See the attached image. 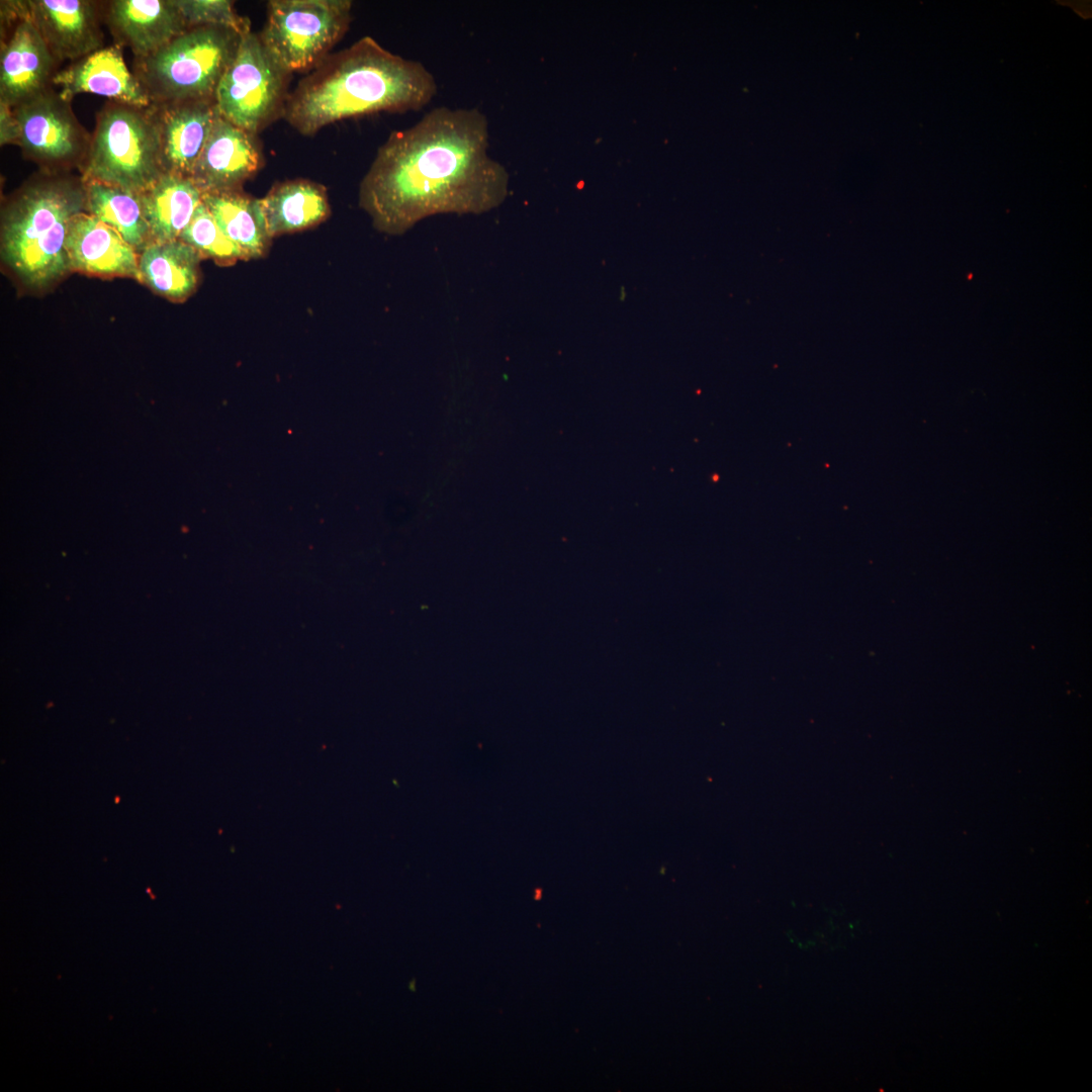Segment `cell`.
Here are the masks:
<instances>
[{
    "mask_svg": "<svg viewBox=\"0 0 1092 1092\" xmlns=\"http://www.w3.org/2000/svg\"><path fill=\"white\" fill-rule=\"evenodd\" d=\"M488 146L480 110L434 108L378 148L360 183L359 206L387 235L436 214L487 212L509 193V174Z\"/></svg>",
    "mask_w": 1092,
    "mask_h": 1092,
    "instance_id": "obj_1",
    "label": "cell"
},
{
    "mask_svg": "<svg viewBox=\"0 0 1092 1092\" xmlns=\"http://www.w3.org/2000/svg\"><path fill=\"white\" fill-rule=\"evenodd\" d=\"M164 173L191 178L218 114L215 99L151 104Z\"/></svg>",
    "mask_w": 1092,
    "mask_h": 1092,
    "instance_id": "obj_12",
    "label": "cell"
},
{
    "mask_svg": "<svg viewBox=\"0 0 1092 1092\" xmlns=\"http://www.w3.org/2000/svg\"><path fill=\"white\" fill-rule=\"evenodd\" d=\"M179 240L195 249L202 258H211L220 265H233L238 260H246L242 250L222 233L203 202L195 210Z\"/></svg>",
    "mask_w": 1092,
    "mask_h": 1092,
    "instance_id": "obj_21",
    "label": "cell"
},
{
    "mask_svg": "<svg viewBox=\"0 0 1092 1092\" xmlns=\"http://www.w3.org/2000/svg\"><path fill=\"white\" fill-rule=\"evenodd\" d=\"M86 211L82 177L39 171L1 210V256L26 287L46 289L70 271L65 242L74 216Z\"/></svg>",
    "mask_w": 1092,
    "mask_h": 1092,
    "instance_id": "obj_3",
    "label": "cell"
},
{
    "mask_svg": "<svg viewBox=\"0 0 1092 1092\" xmlns=\"http://www.w3.org/2000/svg\"><path fill=\"white\" fill-rule=\"evenodd\" d=\"M291 75L268 52L259 33L244 34L216 89L219 114L257 135L284 117Z\"/></svg>",
    "mask_w": 1092,
    "mask_h": 1092,
    "instance_id": "obj_7",
    "label": "cell"
},
{
    "mask_svg": "<svg viewBox=\"0 0 1092 1092\" xmlns=\"http://www.w3.org/2000/svg\"><path fill=\"white\" fill-rule=\"evenodd\" d=\"M86 212L115 230L140 254L151 242L140 195L97 181H84Z\"/></svg>",
    "mask_w": 1092,
    "mask_h": 1092,
    "instance_id": "obj_20",
    "label": "cell"
},
{
    "mask_svg": "<svg viewBox=\"0 0 1092 1092\" xmlns=\"http://www.w3.org/2000/svg\"><path fill=\"white\" fill-rule=\"evenodd\" d=\"M59 65L23 1H2L0 103L15 107L53 87Z\"/></svg>",
    "mask_w": 1092,
    "mask_h": 1092,
    "instance_id": "obj_9",
    "label": "cell"
},
{
    "mask_svg": "<svg viewBox=\"0 0 1092 1092\" xmlns=\"http://www.w3.org/2000/svg\"><path fill=\"white\" fill-rule=\"evenodd\" d=\"M350 0H271L259 36L290 74L310 72L347 32Z\"/></svg>",
    "mask_w": 1092,
    "mask_h": 1092,
    "instance_id": "obj_6",
    "label": "cell"
},
{
    "mask_svg": "<svg viewBox=\"0 0 1092 1092\" xmlns=\"http://www.w3.org/2000/svg\"><path fill=\"white\" fill-rule=\"evenodd\" d=\"M18 125L12 107L0 103V145H17Z\"/></svg>",
    "mask_w": 1092,
    "mask_h": 1092,
    "instance_id": "obj_23",
    "label": "cell"
},
{
    "mask_svg": "<svg viewBox=\"0 0 1092 1092\" xmlns=\"http://www.w3.org/2000/svg\"><path fill=\"white\" fill-rule=\"evenodd\" d=\"M202 194L191 178L167 173L140 193L152 242L178 240L202 202Z\"/></svg>",
    "mask_w": 1092,
    "mask_h": 1092,
    "instance_id": "obj_18",
    "label": "cell"
},
{
    "mask_svg": "<svg viewBox=\"0 0 1092 1092\" xmlns=\"http://www.w3.org/2000/svg\"><path fill=\"white\" fill-rule=\"evenodd\" d=\"M53 86L71 102L80 93L105 96L112 101L149 107L152 103L144 87L123 59L117 44L103 47L59 70Z\"/></svg>",
    "mask_w": 1092,
    "mask_h": 1092,
    "instance_id": "obj_14",
    "label": "cell"
},
{
    "mask_svg": "<svg viewBox=\"0 0 1092 1092\" xmlns=\"http://www.w3.org/2000/svg\"><path fill=\"white\" fill-rule=\"evenodd\" d=\"M12 110L18 125L17 146L25 159L43 172H81L91 133L74 114L71 102L62 98L54 86Z\"/></svg>",
    "mask_w": 1092,
    "mask_h": 1092,
    "instance_id": "obj_8",
    "label": "cell"
},
{
    "mask_svg": "<svg viewBox=\"0 0 1092 1092\" xmlns=\"http://www.w3.org/2000/svg\"><path fill=\"white\" fill-rule=\"evenodd\" d=\"M207 207L222 233L244 253L246 260L264 257L271 245L260 198L243 189L202 194Z\"/></svg>",
    "mask_w": 1092,
    "mask_h": 1092,
    "instance_id": "obj_19",
    "label": "cell"
},
{
    "mask_svg": "<svg viewBox=\"0 0 1092 1092\" xmlns=\"http://www.w3.org/2000/svg\"><path fill=\"white\" fill-rule=\"evenodd\" d=\"M83 181H97L142 193L165 174L160 136L151 105L106 102L96 113Z\"/></svg>",
    "mask_w": 1092,
    "mask_h": 1092,
    "instance_id": "obj_5",
    "label": "cell"
},
{
    "mask_svg": "<svg viewBox=\"0 0 1092 1092\" xmlns=\"http://www.w3.org/2000/svg\"><path fill=\"white\" fill-rule=\"evenodd\" d=\"M102 13L114 43L128 48L134 59L152 55L188 29L175 0L103 1Z\"/></svg>",
    "mask_w": 1092,
    "mask_h": 1092,
    "instance_id": "obj_13",
    "label": "cell"
},
{
    "mask_svg": "<svg viewBox=\"0 0 1092 1092\" xmlns=\"http://www.w3.org/2000/svg\"><path fill=\"white\" fill-rule=\"evenodd\" d=\"M260 203L271 239L314 228L331 214L326 187L301 178L275 184Z\"/></svg>",
    "mask_w": 1092,
    "mask_h": 1092,
    "instance_id": "obj_16",
    "label": "cell"
},
{
    "mask_svg": "<svg viewBox=\"0 0 1092 1092\" xmlns=\"http://www.w3.org/2000/svg\"><path fill=\"white\" fill-rule=\"evenodd\" d=\"M201 258L179 239L151 242L139 254L140 281L157 294L182 302L197 288Z\"/></svg>",
    "mask_w": 1092,
    "mask_h": 1092,
    "instance_id": "obj_17",
    "label": "cell"
},
{
    "mask_svg": "<svg viewBox=\"0 0 1092 1092\" xmlns=\"http://www.w3.org/2000/svg\"><path fill=\"white\" fill-rule=\"evenodd\" d=\"M65 249L70 271L140 281L139 254L115 230L86 211L72 218Z\"/></svg>",
    "mask_w": 1092,
    "mask_h": 1092,
    "instance_id": "obj_15",
    "label": "cell"
},
{
    "mask_svg": "<svg viewBox=\"0 0 1092 1092\" xmlns=\"http://www.w3.org/2000/svg\"><path fill=\"white\" fill-rule=\"evenodd\" d=\"M263 166L256 135L218 112L191 179L202 193L240 190Z\"/></svg>",
    "mask_w": 1092,
    "mask_h": 1092,
    "instance_id": "obj_11",
    "label": "cell"
},
{
    "mask_svg": "<svg viewBox=\"0 0 1092 1092\" xmlns=\"http://www.w3.org/2000/svg\"><path fill=\"white\" fill-rule=\"evenodd\" d=\"M243 35L213 25L189 27L160 50L133 59V74L152 104L215 99Z\"/></svg>",
    "mask_w": 1092,
    "mask_h": 1092,
    "instance_id": "obj_4",
    "label": "cell"
},
{
    "mask_svg": "<svg viewBox=\"0 0 1092 1092\" xmlns=\"http://www.w3.org/2000/svg\"><path fill=\"white\" fill-rule=\"evenodd\" d=\"M434 76L364 36L330 54L289 92L284 118L300 134L334 122L378 112L416 111L434 98Z\"/></svg>",
    "mask_w": 1092,
    "mask_h": 1092,
    "instance_id": "obj_2",
    "label": "cell"
},
{
    "mask_svg": "<svg viewBox=\"0 0 1092 1092\" xmlns=\"http://www.w3.org/2000/svg\"><path fill=\"white\" fill-rule=\"evenodd\" d=\"M102 2L95 0H24L31 19L60 64L75 62L104 47Z\"/></svg>",
    "mask_w": 1092,
    "mask_h": 1092,
    "instance_id": "obj_10",
    "label": "cell"
},
{
    "mask_svg": "<svg viewBox=\"0 0 1092 1092\" xmlns=\"http://www.w3.org/2000/svg\"><path fill=\"white\" fill-rule=\"evenodd\" d=\"M189 27L213 25L236 30L241 35L251 31L250 20L238 14L230 0H175Z\"/></svg>",
    "mask_w": 1092,
    "mask_h": 1092,
    "instance_id": "obj_22",
    "label": "cell"
}]
</instances>
